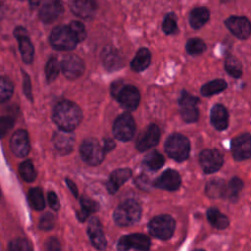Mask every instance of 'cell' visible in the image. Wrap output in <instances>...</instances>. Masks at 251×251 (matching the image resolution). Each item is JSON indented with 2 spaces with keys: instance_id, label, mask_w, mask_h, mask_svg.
I'll return each mask as SVG.
<instances>
[{
  "instance_id": "30bf717a",
  "label": "cell",
  "mask_w": 251,
  "mask_h": 251,
  "mask_svg": "<svg viewBox=\"0 0 251 251\" xmlns=\"http://www.w3.org/2000/svg\"><path fill=\"white\" fill-rule=\"evenodd\" d=\"M201 168L205 174L217 172L223 165V155L216 149L203 150L199 156Z\"/></svg>"
},
{
  "instance_id": "5bb4252c",
  "label": "cell",
  "mask_w": 251,
  "mask_h": 251,
  "mask_svg": "<svg viewBox=\"0 0 251 251\" xmlns=\"http://www.w3.org/2000/svg\"><path fill=\"white\" fill-rule=\"evenodd\" d=\"M226 25L230 32L240 39H246L251 32V25L247 18L231 16L226 20Z\"/></svg>"
},
{
  "instance_id": "3957f363",
  "label": "cell",
  "mask_w": 251,
  "mask_h": 251,
  "mask_svg": "<svg viewBox=\"0 0 251 251\" xmlns=\"http://www.w3.org/2000/svg\"><path fill=\"white\" fill-rule=\"evenodd\" d=\"M111 93L127 110L136 109L140 101L138 89L133 85H125L122 81H115L112 84Z\"/></svg>"
},
{
  "instance_id": "4316f807",
  "label": "cell",
  "mask_w": 251,
  "mask_h": 251,
  "mask_svg": "<svg viewBox=\"0 0 251 251\" xmlns=\"http://www.w3.org/2000/svg\"><path fill=\"white\" fill-rule=\"evenodd\" d=\"M151 61V54L147 48H141L136 53L135 57L130 63V67L135 72L144 71L149 65Z\"/></svg>"
},
{
  "instance_id": "603a6c76",
  "label": "cell",
  "mask_w": 251,
  "mask_h": 251,
  "mask_svg": "<svg viewBox=\"0 0 251 251\" xmlns=\"http://www.w3.org/2000/svg\"><path fill=\"white\" fill-rule=\"evenodd\" d=\"M131 176V171L129 169H118L115 170L108 181H107V189L110 193H116L119 188Z\"/></svg>"
},
{
  "instance_id": "4fadbf2b",
  "label": "cell",
  "mask_w": 251,
  "mask_h": 251,
  "mask_svg": "<svg viewBox=\"0 0 251 251\" xmlns=\"http://www.w3.org/2000/svg\"><path fill=\"white\" fill-rule=\"evenodd\" d=\"M64 75L70 79L79 77L84 72L83 61L75 55H68L61 62L60 66Z\"/></svg>"
},
{
  "instance_id": "7402d4cb",
  "label": "cell",
  "mask_w": 251,
  "mask_h": 251,
  "mask_svg": "<svg viewBox=\"0 0 251 251\" xmlns=\"http://www.w3.org/2000/svg\"><path fill=\"white\" fill-rule=\"evenodd\" d=\"M54 146L61 154L70 153L75 145V135L70 130L57 131L53 137Z\"/></svg>"
},
{
  "instance_id": "1f68e13d",
  "label": "cell",
  "mask_w": 251,
  "mask_h": 251,
  "mask_svg": "<svg viewBox=\"0 0 251 251\" xmlns=\"http://www.w3.org/2000/svg\"><path fill=\"white\" fill-rule=\"evenodd\" d=\"M243 188V182L238 177H233L228 182L227 186L225 190V195L226 198H228L231 201H236L241 190Z\"/></svg>"
},
{
  "instance_id": "ab89813d",
  "label": "cell",
  "mask_w": 251,
  "mask_h": 251,
  "mask_svg": "<svg viewBox=\"0 0 251 251\" xmlns=\"http://www.w3.org/2000/svg\"><path fill=\"white\" fill-rule=\"evenodd\" d=\"M206 49V44L200 38H191L186 42V51L190 55H199Z\"/></svg>"
},
{
  "instance_id": "d590c367",
  "label": "cell",
  "mask_w": 251,
  "mask_h": 251,
  "mask_svg": "<svg viewBox=\"0 0 251 251\" xmlns=\"http://www.w3.org/2000/svg\"><path fill=\"white\" fill-rule=\"evenodd\" d=\"M225 68L226 73L233 77H239L242 75V66L240 62L232 56H228L226 58L225 63Z\"/></svg>"
},
{
  "instance_id": "8fae6325",
  "label": "cell",
  "mask_w": 251,
  "mask_h": 251,
  "mask_svg": "<svg viewBox=\"0 0 251 251\" xmlns=\"http://www.w3.org/2000/svg\"><path fill=\"white\" fill-rule=\"evenodd\" d=\"M150 248V239L148 236L140 233L124 235L120 238L118 249L120 250H148Z\"/></svg>"
},
{
  "instance_id": "6da1fadb",
  "label": "cell",
  "mask_w": 251,
  "mask_h": 251,
  "mask_svg": "<svg viewBox=\"0 0 251 251\" xmlns=\"http://www.w3.org/2000/svg\"><path fill=\"white\" fill-rule=\"evenodd\" d=\"M81 118L80 108L72 101L59 102L53 111V121L63 130L75 129L79 125Z\"/></svg>"
},
{
  "instance_id": "ac0fdd59",
  "label": "cell",
  "mask_w": 251,
  "mask_h": 251,
  "mask_svg": "<svg viewBox=\"0 0 251 251\" xmlns=\"http://www.w3.org/2000/svg\"><path fill=\"white\" fill-rule=\"evenodd\" d=\"M181 183V178L178 173L175 170H166L159 177L154 180V185L165 190H176Z\"/></svg>"
},
{
  "instance_id": "816d5d0a",
  "label": "cell",
  "mask_w": 251,
  "mask_h": 251,
  "mask_svg": "<svg viewBox=\"0 0 251 251\" xmlns=\"http://www.w3.org/2000/svg\"><path fill=\"white\" fill-rule=\"evenodd\" d=\"M29 1V4H30V7L31 8H35L39 5L40 3V0H28Z\"/></svg>"
},
{
  "instance_id": "9a60e30c",
  "label": "cell",
  "mask_w": 251,
  "mask_h": 251,
  "mask_svg": "<svg viewBox=\"0 0 251 251\" xmlns=\"http://www.w3.org/2000/svg\"><path fill=\"white\" fill-rule=\"evenodd\" d=\"M160 139V129L157 125L148 126L139 135L136 141V148L139 151H145L157 145Z\"/></svg>"
},
{
  "instance_id": "f546056e",
  "label": "cell",
  "mask_w": 251,
  "mask_h": 251,
  "mask_svg": "<svg viewBox=\"0 0 251 251\" xmlns=\"http://www.w3.org/2000/svg\"><path fill=\"white\" fill-rule=\"evenodd\" d=\"M226 184L221 178H213L206 185V194L211 198H219L225 195Z\"/></svg>"
},
{
  "instance_id": "5b68a950",
  "label": "cell",
  "mask_w": 251,
  "mask_h": 251,
  "mask_svg": "<svg viewBox=\"0 0 251 251\" xmlns=\"http://www.w3.org/2000/svg\"><path fill=\"white\" fill-rule=\"evenodd\" d=\"M175 220L169 215H160L153 218L148 224V230L151 235L159 239H169L175 231Z\"/></svg>"
},
{
  "instance_id": "e575fe53",
  "label": "cell",
  "mask_w": 251,
  "mask_h": 251,
  "mask_svg": "<svg viewBox=\"0 0 251 251\" xmlns=\"http://www.w3.org/2000/svg\"><path fill=\"white\" fill-rule=\"evenodd\" d=\"M20 175L22 178L26 182H31L36 177V173L34 170V167L32 165V162L30 160L24 161L19 168Z\"/></svg>"
},
{
  "instance_id": "2e32d148",
  "label": "cell",
  "mask_w": 251,
  "mask_h": 251,
  "mask_svg": "<svg viewBox=\"0 0 251 251\" xmlns=\"http://www.w3.org/2000/svg\"><path fill=\"white\" fill-rule=\"evenodd\" d=\"M250 134L248 132L243 133L235 137L231 142V151L236 161H243L250 158L251 145Z\"/></svg>"
},
{
  "instance_id": "277c9868",
  "label": "cell",
  "mask_w": 251,
  "mask_h": 251,
  "mask_svg": "<svg viewBox=\"0 0 251 251\" xmlns=\"http://www.w3.org/2000/svg\"><path fill=\"white\" fill-rule=\"evenodd\" d=\"M167 154L177 162H182L188 158L190 151L189 140L179 133H175L169 136L165 143Z\"/></svg>"
},
{
  "instance_id": "484cf974",
  "label": "cell",
  "mask_w": 251,
  "mask_h": 251,
  "mask_svg": "<svg viewBox=\"0 0 251 251\" xmlns=\"http://www.w3.org/2000/svg\"><path fill=\"white\" fill-rule=\"evenodd\" d=\"M209 18L210 12L206 7H197L189 14V24L193 28L198 29L208 22Z\"/></svg>"
},
{
  "instance_id": "7a4b0ae2",
  "label": "cell",
  "mask_w": 251,
  "mask_h": 251,
  "mask_svg": "<svg viewBox=\"0 0 251 251\" xmlns=\"http://www.w3.org/2000/svg\"><path fill=\"white\" fill-rule=\"evenodd\" d=\"M141 216V207L133 199H128L120 204L114 212L115 223L121 226H132L138 222Z\"/></svg>"
},
{
  "instance_id": "d4e9b609",
  "label": "cell",
  "mask_w": 251,
  "mask_h": 251,
  "mask_svg": "<svg viewBox=\"0 0 251 251\" xmlns=\"http://www.w3.org/2000/svg\"><path fill=\"white\" fill-rule=\"evenodd\" d=\"M102 61L106 69L113 71L123 66V57L121 54L112 47H106L102 52Z\"/></svg>"
},
{
  "instance_id": "8d00e7d4",
  "label": "cell",
  "mask_w": 251,
  "mask_h": 251,
  "mask_svg": "<svg viewBox=\"0 0 251 251\" xmlns=\"http://www.w3.org/2000/svg\"><path fill=\"white\" fill-rule=\"evenodd\" d=\"M14 86L8 77H0V103L9 100L13 94Z\"/></svg>"
},
{
  "instance_id": "cb8c5ba5",
  "label": "cell",
  "mask_w": 251,
  "mask_h": 251,
  "mask_svg": "<svg viewBox=\"0 0 251 251\" xmlns=\"http://www.w3.org/2000/svg\"><path fill=\"white\" fill-rule=\"evenodd\" d=\"M211 123L218 130H224L228 125V113L225 106L216 104L211 109Z\"/></svg>"
},
{
  "instance_id": "c3c4849f",
  "label": "cell",
  "mask_w": 251,
  "mask_h": 251,
  "mask_svg": "<svg viewBox=\"0 0 251 251\" xmlns=\"http://www.w3.org/2000/svg\"><path fill=\"white\" fill-rule=\"evenodd\" d=\"M66 182H67L70 190L72 191V193L75 195V197L77 198L78 197V191H77V188H76V185L75 184V182L72 179H70V178H67Z\"/></svg>"
},
{
  "instance_id": "4dcf8cb0",
  "label": "cell",
  "mask_w": 251,
  "mask_h": 251,
  "mask_svg": "<svg viewBox=\"0 0 251 251\" xmlns=\"http://www.w3.org/2000/svg\"><path fill=\"white\" fill-rule=\"evenodd\" d=\"M226 87H227V83L226 82V80L217 78V79H214V80L204 84L201 88V94L204 96L215 95L217 93L224 91Z\"/></svg>"
},
{
  "instance_id": "83f0119b",
  "label": "cell",
  "mask_w": 251,
  "mask_h": 251,
  "mask_svg": "<svg viewBox=\"0 0 251 251\" xmlns=\"http://www.w3.org/2000/svg\"><path fill=\"white\" fill-rule=\"evenodd\" d=\"M207 218L210 224L219 229H225L229 225L227 217L222 214L217 208H210L207 211Z\"/></svg>"
},
{
  "instance_id": "74e56055",
  "label": "cell",
  "mask_w": 251,
  "mask_h": 251,
  "mask_svg": "<svg viewBox=\"0 0 251 251\" xmlns=\"http://www.w3.org/2000/svg\"><path fill=\"white\" fill-rule=\"evenodd\" d=\"M163 31L166 34H174L177 31V24H176V17L174 13H168L163 21Z\"/></svg>"
},
{
  "instance_id": "bcb514c9",
  "label": "cell",
  "mask_w": 251,
  "mask_h": 251,
  "mask_svg": "<svg viewBox=\"0 0 251 251\" xmlns=\"http://www.w3.org/2000/svg\"><path fill=\"white\" fill-rule=\"evenodd\" d=\"M25 75V78H24V90H25V95L31 99V86H30V80H29V77L26 74H24Z\"/></svg>"
},
{
  "instance_id": "60d3db41",
  "label": "cell",
  "mask_w": 251,
  "mask_h": 251,
  "mask_svg": "<svg viewBox=\"0 0 251 251\" xmlns=\"http://www.w3.org/2000/svg\"><path fill=\"white\" fill-rule=\"evenodd\" d=\"M69 28L71 29L72 33L74 34V36L75 37V39L77 40V42L82 41L85 37H86V30L84 25L78 22V21H73L69 24Z\"/></svg>"
},
{
  "instance_id": "b9f144b4",
  "label": "cell",
  "mask_w": 251,
  "mask_h": 251,
  "mask_svg": "<svg viewBox=\"0 0 251 251\" xmlns=\"http://www.w3.org/2000/svg\"><path fill=\"white\" fill-rule=\"evenodd\" d=\"M9 249L12 251H29L32 247L26 239L16 238L9 244Z\"/></svg>"
},
{
  "instance_id": "f35d334b",
  "label": "cell",
  "mask_w": 251,
  "mask_h": 251,
  "mask_svg": "<svg viewBox=\"0 0 251 251\" xmlns=\"http://www.w3.org/2000/svg\"><path fill=\"white\" fill-rule=\"evenodd\" d=\"M60 72V64L56 58H50L49 61L46 64L45 67V74H46V78L49 82L53 81L59 75Z\"/></svg>"
},
{
  "instance_id": "f907efd6",
  "label": "cell",
  "mask_w": 251,
  "mask_h": 251,
  "mask_svg": "<svg viewBox=\"0 0 251 251\" xmlns=\"http://www.w3.org/2000/svg\"><path fill=\"white\" fill-rule=\"evenodd\" d=\"M135 182H136V184L138 185V187H140V189L142 188V189H144V187H145V183L146 184H148V179H147V177H145V176H139L138 178H136V180H135Z\"/></svg>"
},
{
  "instance_id": "ba28073f",
  "label": "cell",
  "mask_w": 251,
  "mask_h": 251,
  "mask_svg": "<svg viewBox=\"0 0 251 251\" xmlns=\"http://www.w3.org/2000/svg\"><path fill=\"white\" fill-rule=\"evenodd\" d=\"M113 132L116 138L121 141H128L135 132V123L128 113H124L117 118L113 126Z\"/></svg>"
},
{
  "instance_id": "ee69618b",
  "label": "cell",
  "mask_w": 251,
  "mask_h": 251,
  "mask_svg": "<svg viewBox=\"0 0 251 251\" xmlns=\"http://www.w3.org/2000/svg\"><path fill=\"white\" fill-rule=\"evenodd\" d=\"M14 125V120L11 117H0V138L3 137Z\"/></svg>"
},
{
  "instance_id": "52a82bcc",
  "label": "cell",
  "mask_w": 251,
  "mask_h": 251,
  "mask_svg": "<svg viewBox=\"0 0 251 251\" xmlns=\"http://www.w3.org/2000/svg\"><path fill=\"white\" fill-rule=\"evenodd\" d=\"M79 152L82 160L91 166L99 165L103 161L105 155L103 146L93 138L84 140L80 145Z\"/></svg>"
},
{
  "instance_id": "44dd1931",
  "label": "cell",
  "mask_w": 251,
  "mask_h": 251,
  "mask_svg": "<svg viewBox=\"0 0 251 251\" xmlns=\"http://www.w3.org/2000/svg\"><path fill=\"white\" fill-rule=\"evenodd\" d=\"M87 233L91 240L92 245L97 249H105L107 245V241L102 230V226L97 218H91L88 223Z\"/></svg>"
},
{
  "instance_id": "f6af8a7d",
  "label": "cell",
  "mask_w": 251,
  "mask_h": 251,
  "mask_svg": "<svg viewBox=\"0 0 251 251\" xmlns=\"http://www.w3.org/2000/svg\"><path fill=\"white\" fill-rule=\"evenodd\" d=\"M47 198H48V202H49L50 207L53 210L57 211L59 209V207H60V202H59V198H58L57 194L55 192H53V191H50V192H48Z\"/></svg>"
},
{
  "instance_id": "d6a6232c",
  "label": "cell",
  "mask_w": 251,
  "mask_h": 251,
  "mask_svg": "<svg viewBox=\"0 0 251 251\" xmlns=\"http://www.w3.org/2000/svg\"><path fill=\"white\" fill-rule=\"evenodd\" d=\"M28 201L30 206L35 210H43L45 207V200L42 190L39 187L31 188L28 192Z\"/></svg>"
},
{
  "instance_id": "9c48e42d",
  "label": "cell",
  "mask_w": 251,
  "mask_h": 251,
  "mask_svg": "<svg viewBox=\"0 0 251 251\" xmlns=\"http://www.w3.org/2000/svg\"><path fill=\"white\" fill-rule=\"evenodd\" d=\"M199 99L191 94L187 93L186 91H182L179 98V108H180V115L182 119L186 123H194L198 120L199 111L197 108V104Z\"/></svg>"
},
{
  "instance_id": "e0dca14e",
  "label": "cell",
  "mask_w": 251,
  "mask_h": 251,
  "mask_svg": "<svg viewBox=\"0 0 251 251\" xmlns=\"http://www.w3.org/2000/svg\"><path fill=\"white\" fill-rule=\"evenodd\" d=\"M15 36L19 41V48L24 62H25L26 64L31 63L33 60L34 49L31 41L28 38L26 30L22 26H18L15 29Z\"/></svg>"
},
{
  "instance_id": "d6986e66",
  "label": "cell",
  "mask_w": 251,
  "mask_h": 251,
  "mask_svg": "<svg viewBox=\"0 0 251 251\" xmlns=\"http://www.w3.org/2000/svg\"><path fill=\"white\" fill-rule=\"evenodd\" d=\"M72 12L81 19H91L97 10L96 0H70Z\"/></svg>"
},
{
  "instance_id": "681fc988",
  "label": "cell",
  "mask_w": 251,
  "mask_h": 251,
  "mask_svg": "<svg viewBox=\"0 0 251 251\" xmlns=\"http://www.w3.org/2000/svg\"><path fill=\"white\" fill-rule=\"evenodd\" d=\"M114 147H115V142L112 139H105L104 145H103V149L105 152L112 150Z\"/></svg>"
},
{
  "instance_id": "836d02e7",
  "label": "cell",
  "mask_w": 251,
  "mask_h": 251,
  "mask_svg": "<svg viewBox=\"0 0 251 251\" xmlns=\"http://www.w3.org/2000/svg\"><path fill=\"white\" fill-rule=\"evenodd\" d=\"M144 164L148 169L157 171L164 165V157L158 151H152L145 156Z\"/></svg>"
},
{
  "instance_id": "8992f818",
  "label": "cell",
  "mask_w": 251,
  "mask_h": 251,
  "mask_svg": "<svg viewBox=\"0 0 251 251\" xmlns=\"http://www.w3.org/2000/svg\"><path fill=\"white\" fill-rule=\"evenodd\" d=\"M51 45L58 50H73L78 43L68 25L56 26L50 34Z\"/></svg>"
},
{
  "instance_id": "7dc6e473",
  "label": "cell",
  "mask_w": 251,
  "mask_h": 251,
  "mask_svg": "<svg viewBox=\"0 0 251 251\" xmlns=\"http://www.w3.org/2000/svg\"><path fill=\"white\" fill-rule=\"evenodd\" d=\"M46 248L51 251H56V250H60L61 246H60L59 241L56 238H50L46 242Z\"/></svg>"
},
{
  "instance_id": "7c38bea8",
  "label": "cell",
  "mask_w": 251,
  "mask_h": 251,
  "mask_svg": "<svg viewBox=\"0 0 251 251\" xmlns=\"http://www.w3.org/2000/svg\"><path fill=\"white\" fill-rule=\"evenodd\" d=\"M64 7L61 0H43L39 9V18L45 24L56 21L63 13Z\"/></svg>"
},
{
  "instance_id": "7bdbcfd3",
  "label": "cell",
  "mask_w": 251,
  "mask_h": 251,
  "mask_svg": "<svg viewBox=\"0 0 251 251\" xmlns=\"http://www.w3.org/2000/svg\"><path fill=\"white\" fill-rule=\"evenodd\" d=\"M55 218L52 214L46 213L44 214L39 221V227L43 230H50L54 227Z\"/></svg>"
},
{
  "instance_id": "f1b7e54d",
  "label": "cell",
  "mask_w": 251,
  "mask_h": 251,
  "mask_svg": "<svg viewBox=\"0 0 251 251\" xmlns=\"http://www.w3.org/2000/svg\"><path fill=\"white\" fill-rule=\"evenodd\" d=\"M80 210L76 213V217L80 222L85 221L91 213H94L99 209V205L97 204V202L87 197L80 198Z\"/></svg>"
},
{
  "instance_id": "ffe728a7",
  "label": "cell",
  "mask_w": 251,
  "mask_h": 251,
  "mask_svg": "<svg viewBox=\"0 0 251 251\" xmlns=\"http://www.w3.org/2000/svg\"><path fill=\"white\" fill-rule=\"evenodd\" d=\"M11 149L18 157H25L29 152L27 132L24 129L17 130L11 138Z\"/></svg>"
}]
</instances>
